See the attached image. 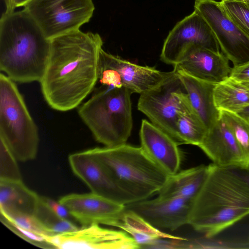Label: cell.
Listing matches in <instances>:
<instances>
[{
  "instance_id": "d4e9b609",
  "label": "cell",
  "mask_w": 249,
  "mask_h": 249,
  "mask_svg": "<svg viewBox=\"0 0 249 249\" xmlns=\"http://www.w3.org/2000/svg\"><path fill=\"white\" fill-rule=\"evenodd\" d=\"M220 116L233 134L249 169V123L236 113L220 111Z\"/></svg>"
},
{
  "instance_id": "484cf974",
  "label": "cell",
  "mask_w": 249,
  "mask_h": 249,
  "mask_svg": "<svg viewBox=\"0 0 249 249\" xmlns=\"http://www.w3.org/2000/svg\"><path fill=\"white\" fill-rule=\"evenodd\" d=\"M35 215L54 234L73 231L79 228L71 220L60 217L52 213L41 201Z\"/></svg>"
},
{
  "instance_id": "6da1fadb",
  "label": "cell",
  "mask_w": 249,
  "mask_h": 249,
  "mask_svg": "<svg viewBox=\"0 0 249 249\" xmlns=\"http://www.w3.org/2000/svg\"><path fill=\"white\" fill-rule=\"evenodd\" d=\"M39 82L48 105L59 111L78 107L98 80L103 40L97 33L79 30L53 38Z\"/></svg>"
},
{
  "instance_id": "7c38bea8",
  "label": "cell",
  "mask_w": 249,
  "mask_h": 249,
  "mask_svg": "<svg viewBox=\"0 0 249 249\" xmlns=\"http://www.w3.org/2000/svg\"><path fill=\"white\" fill-rule=\"evenodd\" d=\"M68 160L73 173L91 193L125 205L134 202L118 185L106 166L88 150L71 154Z\"/></svg>"
},
{
  "instance_id": "44dd1931",
  "label": "cell",
  "mask_w": 249,
  "mask_h": 249,
  "mask_svg": "<svg viewBox=\"0 0 249 249\" xmlns=\"http://www.w3.org/2000/svg\"><path fill=\"white\" fill-rule=\"evenodd\" d=\"M208 165H200L168 176L158 196L181 197L193 201L206 178Z\"/></svg>"
},
{
  "instance_id": "83f0119b",
  "label": "cell",
  "mask_w": 249,
  "mask_h": 249,
  "mask_svg": "<svg viewBox=\"0 0 249 249\" xmlns=\"http://www.w3.org/2000/svg\"><path fill=\"white\" fill-rule=\"evenodd\" d=\"M221 2L232 20L249 36V5L244 0H222Z\"/></svg>"
},
{
  "instance_id": "9a60e30c",
  "label": "cell",
  "mask_w": 249,
  "mask_h": 249,
  "mask_svg": "<svg viewBox=\"0 0 249 249\" xmlns=\"http://www.w3.org/2000/svg\"><path fill=\"white\" fill-rule=\"evenodd\" d=\"M98 68L110 70L119 85L132 93L140 94L155 87L170 76L173 71H161L154 68L136 64L105 52H100Z\"/></svg>"
},
{
  "instance_id": "74e56055",
  "label": "cell",
  "mask_w": 249,
  "mask_h": 249,
  "mask_svg": "<svg viewBox=\"0 0 249 249\" xmlns=\"http://www.w3.org/2000/svg\"><path fill=\"white\" fill-rule=\"evenodd\" d=\"M245 0V1H246L249 2V0Z\"/></svg>"
},
{
  "instance_id": "52a82bcc",
  "label": "cell",
  "mask_w": 249,
  "mask_h": 249,
  "mask_svg": "<svg viewBox=\"0 0 249 249\" xmlns=\"http://www.w3.org/2000/svg\"><path fill=\"white\" fill-rule=\"evenodd\" d=\"M24 7L49 39L79 30L95 9L92 0H31Z\"/></svg>"
},
{
  "instance_id": "cb8c5ba5",
  "label": "cell",
  "mask_w": 249,
  "mask_h": 249,
  "mask_svg": "<svg viewBox=\"0 0 249 249\" xmlns=\"http://www.w3.org/2000/svg\"><path fill=\"white\" fill-rule=\"evenodd\" d=\"M208 131L202 121L191 107L189 102L179 114L176 124V141L198 146Z\"/></svg>"
},
{
  "instance_id": "7402d4cb",
  "label": "cell",
  "mask_w": 249,
  "mask_h": 249,
  "mask_svg": "<svg viewBox=\"0 0 249 249\" xmlns=\"http://www.w3.org/2000/svg\"><path fill=\"white\" fill-rule=\"evenodd\" d=\"M115 227L129 234L140 245L144 248L160 238L184 240L186 238L166 233L153 227L136 213L124 209Z\"/></svg>"
},
{
  "instance_id": "7a4b0ae2",
  "label": "cell",
  "mask_w": 249,
  "mask_h": 249,
  "mask_svg": "<svg viewBox=\"0 0 249 249\" xmlns=\"http://www.w3.org/2000/svg\"><path fill=\"white\" fill-rule=\"evenodd\" d=\"M248 215L249 184L239 169L208 165L192 201L188 225L212 238Z\"/></svg>"
},
{
  "instance_id": "2e32d148",
  "label": "cell",
  "mask_w": 249,
  "mask_h": 249,
  "mask_svg": "<svg viewBox=\"0 0 249 249\" xmlns=\"http://www.w3.org/2000/svg\"><path fill=\"white\" fill-rule=\"evenodd\" d=\"M231 69L229 60L223 53L193 46L174 65L173 70L216 84L229 76Z\"/></svg>"
},
{
  "instance_id": "8992f818",
  "label": "cell",
  "mask_w": 249,
  "mask_h": 249,
  "mask_svg": "<svg viewBox=\"0 0 249 249\" xmlns=\"http://www.w3.org/2000/svg\"><path fill=\"white\" fill-rule=\"evenodd\" d=\"M0 139L17 160L26 161L36 156L39 134L15 82L0 75Z\"/></svg>"
},
{
  "instance_id": "ac0fdd59",
  "label": "cell",
  "mask_w": 249,
  "mask_h": 249,
  "mask_svg": "<svg viewBox=\"0 0 249 249\" xmlns=\"http://www.w3.org/2000/svg\"><path fill=\"white\" fill-rule=\"evenodd\" d=\"M141 147L169 176L178 172L181 153L178 142L166 132L142 120L140 130Z\"/></svg>"
},
{
  "instance_id": "d590c367",
  "label": "cell",
  "mask_w": 249,
  "mask_h": 249,
  "mask_svg": "<svg viewBox=\"0 0 249 249\" xmlns=\"http://www.w3.org/2000/svg\"><path fill=\"white\" fill-rule=\"evenodd\" d=\"M240 172L249 184V169H238Z\"/></svg>"
},
{
  "instance_id": "ba28073f",
  "label": "cell",
  "mask_w": 249,
  "mask_h": 249,
  "mask_svg": "<svg viewBox=\"0 0 249 249\" xmlns=\"http://www.w3.org/2000/svg\"><path fill=\"white\" fill-rule=\"evenodd\" d=\"M188 103L183 82L178 74L173 70L172 73L160 83L140 94L138 109L153 124L175 140L178 117Z\"/></svg>"
},
{
  "instance_id": "1f68e13d",
  "label": "cell",
  "mask_w": 249,
  "mask_h": 249,
  "mask_svg": "<svg viewBox=\"0 0 249 249\" xmlns=\"http://www.w3.org/2000/svg\"><path fill=\"white\" fill-rule=\"evenodd\" d=\"M41 203L58 216L71 220L73 217L67 208L59 201H57L51 198L40 196Z\"/></svg>"
},
{
  "instance_id": "4316f807",
  "label": "cell",
  "mask_w": 249,
  "mask_h": 249,
  "mask_svg": "<svg viewBox=\"0 0 249 249\" xmlns=\"http://www.w3.org/2000/svg\"><path fill=\"white\" fill-rule=\"evenodd\" d=\"M0 218L46 237L55 235L46 228L35 215L18 212H0Z\"/></svg>"
},
{
  "instance_id": "9c48e42d",
  "label": "cell",
  "mask_w": 249,
  "mask_h": 249,
  "mask_svg": "<svg viewBox=\"0 0 249 249\" xmlns=\"http://www.w3.org/2000/svg\"><path fill=\"white\" fill-rule=\"evenodd\" d=\"M194 10L208 22L222 53L233 66L249 60V36L229 17L221 1L195 0Z\"/></svg>"
},
{
  "instance_id": "5bb4252c",
  "label": "cell",
  "mask_w": 249,
  "mask_h": 249,
  "mask_svg": "<svg viewBox=\"0 0 249 249\" xmlns=\"http://www.w3.org/2000/svg\"><path fill=\"white\" fill-rule=\"evenodd\" d=\"M192 201L181 197H161L135 201L125 205L153 227L174 231L188 224Z\"/></svg>"
},
{
  "instance_id": "4dcf8cb0",
  "label": "cell",
  "mask_w": 249,
  "mask_h": 249,
  "mask_svg": "<svg viewBox=\"0 0 249 249\" xmlns=\"http://www.w3.org/2000/svg\"><path fill=\"white\" fill-rule=\"evenodd\" d=\"M0 221L9 230L31 244L42 248H53L47 242L46 237L24 229L5 219L0 218Z\"/></svg>"
},
{
  "instance_id": "f546056e",
  "label": "cell",
  "mask_w": 249,
  "mask_h": 249,
  "mask_svg": "<svg viewBox=\"0 0 249 249\" xmlns=\"http://www.w3.org/2000/svg\"><path fill=\"white\" fill-rule=\"evenodd\" d=\"M182 249H243L249 248V242L239 243L226 242L212 239L211 237L193 240H184L181 242Z\"/></svg>"
},
{
  "instance_id": "4fadbf2b",
  "label": "cell",
  "mask_w": 249,
  "mask_h": 249,
  "mask_svg": "<svg viewBox=\"0 0 249 249\" xmlns=\"http://www.w3.org/2000/svg\"><path fill=\"white\" fill-rule=\"evenodd\" d=\"M82 227L93 224L115 226L125 205L92 193L71 194L58 200Z\"/></svg>"
},
{
  "instance_id": "5b68a950",
  "label": "cell",
  "mask_w": 249,
  "mask_h": 249,
  "mask_svg": "<svg viewBox=\"0 0 249 249\" xmlns=\"http://www.w3.org/2000/svg\"><path fill=\"white\" fill-rule=\"evenodd\" d=\"M78 112L98 142L107 147L126 143L133 126L131 94L124 87L104 86Z\"/></svg>"
},
{
  "instance_id": "f1b7e54d",
  "label": "cell",
  "mask_w": 249,
  "mask_h": 249,
  "mask_svg": "<svg viewBox=\"0 0 249 249\" xmlns=\"http://www.w3.org/2000/svg\"><path fill=\"white\" fill-rule=\"evenodd\" d=\"M0 147V179L20 180H22L17 159L1 141Z\"/></svg>"
},
{
  "instance_id": "f35d334b",
  "label": "cell",
  "mask_w": 249,
  "mask_h": 249,
  "mask_svg": "<svg viewBox=\"0 0 249 249\" xmlns=\"http://www.w3.org/2000/svg\"><path fill=\"white\" fill-rule=\"evenodd\" d=\"M246 2L248 3V5H249V2H248V1H246Z\"/></svg>"
},
{
  "instance_id": "603a6c76",
  "label": "cell",
  "mask_w": 249,
  "mask_h": 249,
  "mask_svg": "<svg viewBox=\"0 0 249 249\" xmlns=\"http://www.w3.org/2000/svg\"><path fill=\"white\" fill-rule=\"evenodd\" d=\"M213 99L219 111L236 113L249 105V89L229 76L215 85Z\"/></svg>"
},
{
  "instance_id": "8fae6325",
  "label": "cell",
  "mask_w": 249,
  "mask_h": 249,
  "mask_svg": "<svg viewBox=\"0 0 249 249\" xmlns=\"http://www.w3.org/2000/svg\"><path fill=\"white\" fill-rule=\"evenodd\" d=\"M56 249H137L141 247L124 231L104 228L99 224L83 226L77 230L46 238Z\"/></svg>"
},
{
  "instance_id": "277c9868",
  "label": "cell",
  "mask_w": 249,
  "mask_h": 249,
  "mask_svg": "<svg viewBox=\"0 0 249 249\" xmlns=\"http://www.w3.org/2000/svg\"><path fill=\"white\" fill-rule=\"evenodd\" d=\"M88 150L106 166L118 185L134 202L158 194L169 176L141 147L125 143Z\"/></svg>"
},
{
  "instance_id": "e575fe53",
  "label": "cell",
  "mask_w": 249,
  "mask_h": 249,
  "mask_svg": "<svg viewBox=\"0 0 249 249\" xmlns=\"http://www.w3.org/2000/svg\"><path fill=\"white\" fill-rule=\"evenodd\" d=\"M236 113L242 117L249 123V105L244 107Z\"/></svg>"
},
{
  "instance_id": "e0dca14e",
  "label": "cell",
  "mask_w": 249,
  "mask_h": 249,
  "mask_svg": "<svg viewBox=\"0 0 249 249\" xmlns=\"http://www.w3.org/2000/svg\"><path fill=\"white\" fill-rule=\"evenodd\" d=\"M213 163L222 167L248 169L244 155L233 134L220 116L198 146Z\"/></svg>"
},
{
  "instance_id": "30bf717a",
  "label": "cell",
  "mask_w": 249,
  "mask_h": 249,
  "mask_svg": "<svg viewBox=\"0 0 249 249\" xmlns=\"http://www.w3.org/2000/svg\"><path fill=\"white\" fill-rule=\"evenodd\" d=\"M193 46L220 52V46L208 22L196 11L178 22L164 40L161 60L174 66Z\"/></svg>"
},
{
  "instance_id": "d6986e66",
  "label": "cell",
  "mask_w": 249,
  "mask_h": 249,
  "mask_svg": "<svg viewBox=\"0 0 249 249\" xmlns=\"http://www.w3.org/2000/svg\"><path fill=\"white\" fill-rule=\"evenodd\" d=\"M177 73L184 86L191 107L209 129L220 117V111L216 108L213 99L216 84L196 79L183 72Z\"/></svg>"
},
{
  "instance_id": "8d00e7d4",
  "label": "cell",
  "mask_w": 249,
  "mask_h": 249,
  "mask_svg": "<svg viewBox=\"0 0 249 249\" xmlns=\"http://www.w3.org/2000/svg\"><path fill=\"white\" fill-rule=\"evenodd\" d=\"M242 85L249 89V81H238Z\"/></svg>"
},
{
  "instance_id": "3957f363",
  "label": "cell",
  "mask_w": 249,
  "mask_h": 249,
  "mask_svg": "<svg viewBox=\"0 0 249 249\" xmlns=\"http://www.w3.org/2000/svg\"><path fill=\"white\" fill-rule=\"evenodd\" d=\"M51 40L24 9L4 12L0 19V69L14 82H40Z\"/></svg>"
},
{
  "instance_id": "d6a6232c",
  "label": "cell",
  "mask_w": 249,
  "mask_h": 249,
  "mask_svg": "<svg viewBox=\"0 0 249 249\" xmlns=\"http://www.w3.org/2000/svg\"><path fill=\"white\" fill-rule=\"evenodd\" d=\"M229 77L237 81H249V60L233 66L231 69Z\"/></svg>"
},
{
  "instance_id": "836d02e7",
  "label": "cell",
  "mask_w": 249,
  "mask_h": 249,
  "mask_svg": "<svg viewBox=\"0 0 249 249\" xmlns=\"http://www.w3.org/2000/svg\"><path fill=\"white\" fill-rule=\"evenodd\" d=\"M6 10L5 12L10 13L15 11L16 8L24 6L31 0H4Z\"/></svg>"
},
{
  "instance_id": "ffe728a7",
  "label": "cell",
  "mask_w": 249,
  "mask_h": 249,
  "mask_svg": "<svg viewBox=\"0 0 249 249\" xmlns=\"http://www.w3.org/2000/svg\"><path fill=\"white\" fill-rule=\"evenodd\" d=\"M40 196L20 180L0 179V212L36 215Z\"/></svg>"
}]
</instances>
